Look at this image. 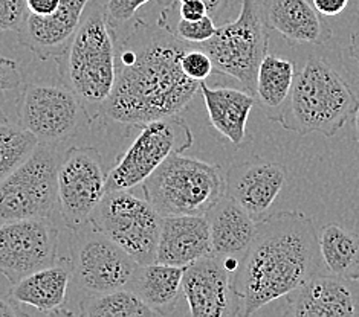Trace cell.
<instances>
[{
    "label": "cell",
    "mask_w": 359,
    "mask_h": 317,
    "mask_svg": "<svg viewBox=\"0 0 359 317\" xmlns=\"http://www.w3.org/2000/svg\"><path fill=\"white\" fill-rule=\"evenodd\" d=\"M28 14L27 0H0V34L19 31Z\"/></svg>",
    "instance_id": "obj_30"
},
{
    "label": "cell",
    "mask_w": 359,
    "mask_h": 317,
    "mask_svg": "<svg viewBox=\"0 0 359 317\" xmlns=\"http://www.w3.org/2000/svg\"><path fill=\"white\" fill-rule=\"evenodd\" d=\"M170 31H172L175 34V37L181 41L190 43V45H201V43L207 41L215 36L217 27L215 19L210 15H205L199 20H185L179 17L175 27H170Z\"/></svg>",
    "instance_id": "obj_28"
},
{
    "label": "cell",
    "mask_w": 359,
    "mask_h": 317,
    "mask_svg": "<svg viewBox=\"0 0 359 317\" xmlns=\"http://www.w3.org/2000/svg\"><path fill=\"white\" fill-rule=\"evenodd\" d=\"M62 3V0H27L28 11L32 14L46 15L54 13Z\"/></svg>",
    "instance_id": "obj_35"
},
{
    "label": "cell",
    "mask_w": 359,
    "mask_h": 317,
    "mask_svg": "<svg viewBox=\"0 0 359 317\" xmlns=\"http://www.w3.org/2000/svg\"><path fill=\"white\" fill-rule=\"evenodd\" d=\"M355 133H356V141L359 142V102H358V108L355 111Z\"/></svg>",
    "instance_id": "obj_39"
},
{
    "label": "cell",
    "mask_w": 359,
    "mask_h": 317,
    "mask_svg": "<svg viewBox=\"0 0 359 317\" xmlns=\"http://www.w3.org/2000/svg\"><path fill=\"white\" fill-rule=\"evenodd\" d=\"M4 121H6V118H5V115H4V111L0 110V122H4Z\"/></svg>",
    "instance_id": "obj_40"
},
{
    "label": "cell",
    "mask_w": 359,
    "mask_h": 317,
    "mask_svg": "<svg viewBox=\"0 0 359 317\" xmlns=\"http://www.w3.org/2000/svg\"><path fill=\"white\" fill-rule=\"evenodd\" d=\"M188 46L170 31L168 10L156 24L136 19L116 40L115 84L102 113L114 122L142 127L182 111L201 92V83L181 67Z\"/></svg>",
    "instance_id": "obj_1"
},
{
    "label": "cell",
    "mask_w": 359,
    "mask_h": 317,
    "mask_svg": "<svg viewBox=\"0 0 359 317\" xmlns=\"http://www.w3.org/2000/svg\"><path fill=\"white\" fill-rule=\"evenodd\" d=\"M208 255H211V238L207 217H162L156 262L187 267Z\"/></svg>",
    "instance_id": "obj_18"
},
{
    "label": "cell",
    "mask_w": 359,
    "mask_h": 317,
    "mask_svg": "<svg viewBox=\"0 0 359 317\" xmlns=\"http://www.w3.org/2000/svg\"><path fill=\"white\" fill-rule=\"evenodd\" d=\"M262 17L266 28L292 43L323 45L332 28L309 0H263Z\"/></svg>",
    "instance_id": "obj_19"
},
{
    "label": "cell",
    "mask_w": 359,
    "mask_h": 317,
    "mask_svg": "<svg viewBox=\"0 0 359 317\" xmlns=\"http://www.w3.org/2000/svg\"><path fill=\"white\" fill-rule=\"evenodd\" d=\"M107 173L100 151L93 147H72L58 165V216L69 230L88 226L107 192Z\"/></svg>",
    "instance_id": "obj_11"
},
{
    "label": "cell",
    "mask_w": 359,
    "mask_h": 317,
    "mask_svg": "<svg viewBox=\"0 0 359 317\" xmlns=\"http://www.w3.org/2000/svg\"><path fill=\"white\" fill-rule=\"evenodd\" d=\"M323 267L313 220L300 211L271 213L257 223V232L233 276L242 317L292 293L323 273Z\"/></svg>",
    "instance_id": "obj_2"
},
{
    "label": "cell",
    "mask_w": 359,
    "mask_h": 317,
    "mask_svg": "<svg viewBox=\"0 0 359 317\" xmlns=\"http://www.w3.org/2000/svg\"><path fill=\"white\" fill-rule=\"evenodd\" d=\"M40 141L20 124L0 122V182L27 162Z\"/></svg>",
    "instance_id": "obj_27"
},
{
    "label": "cell",
    "mask_w": 359,
    "mask_h": 317,
    "mask_svg": "<svg viewBox=\"0 0 359 317\" xmlns=\"http://www.w3.org/2000/svg\"><path fill=\"white\" fill-rule=\"evenodd\" d=\"M60 159L58 143L40 142L31 157L0 182V226L58 213Z\"/></svg>",
    "instance_id": "obj_8"
},
{
    "label": "cell",
    "mask_w": 359,
    "mask_h": 317,
    "mask_svg": "<svg viewBox=\"0 0 359 317\" xmlns=\"http://www.w3.org/2000/svg\"><path fill=\"white\" fill-rule=\"evenodd\" d=\"M295 64L289 58L266 54L260 63L255 84V99L271 122L278 124L292 93Z\"/></svg>",
    "instance_id": "obj_23"
},
{
    "label": "cell",
    "mask_w": 359,
    "mask_h": 317,
    "mask_svg": "<svg viewBox=\"0 0 359 317\" xmlns=\"http://www.w3.org/2000/svg\"><path fill=\"white\" fill-rule=\"evenodd\" d=\"M75 316L84 317H151L159 316L130 288L83 297L76 304Z\"/></svg>",
    "instance_id": "obj_26"
},
{
    "label": "cell",
    "mask_w": 359,
    "mask_h": 317,
    "mask_svg": "<svg viewBox=\"0 0 359 317\" xmlns=\"http://www.w3.org/2000/svg\"><path fill=\"white\" fill-rule=\"evenodd\" d=\"M348 54H350V57L355 58V59L359 57V31L352 34V37H350Z\"/></svg>",
    "instance_id": "obj_38"
},
{
    "label": "cell",
    "mask_w": 359,
    "mask_h": 317,
    "mask_svg": "<svg viewBox=\"0 0 359 317\" xmlns=\"http://www.w3.org/2000/svg\"><path fill=\"white\" fill-rule=\"evenodd\" d=\"M22 84V73L14 59L0 55V92L14 90Z\"/></svg>",
    "instance_id": "obj_32"
},
{
    "label": "cell",
    "mask_w": 359,
    "mask_h": 317,
    "mask_svg": "<svg viewBox=\"0 0 359 317\" xmlns=\"http://www.w3.org/2000/svg\"><path fill=\"white\" fill-rule=\"evenodd\" d=\"M313 6L318 10L320 14L323 15H339L343 13L347 5L348 0H312Z\"/></svg>",
    "instance_id": "obj_34"
},
{
    "label": "cell",
    "mask_w": 359,
    "mask_h": 317,
    "mask_svg": "<svg viewBox=\"0 0 359 317\" xmlns=\"http://www.w3.org/2000/svg\"><path fill=\"white\" fill-rule=\"evenodd\" d=\"M182 293L193 317L242 316L233 273L212 253L184 267Z\"/></svg>",
    "instance_id": "obj_14"
},
{
    "label": "cell",
    "mask_w": 359,
    "mask_h": 317,
    "mask_svg": "<svg viewBox=\"0 0 359 317\" xmlns=\"http://www.w3.org/2000/svg\"><path fill=\"white\" fill-rule=\"evenodd\" d=\"M71 264L62 261L40 269L14 284L10 296L17 307L31 308V314L74 316L69 308Z\"/></svg>",
    "instance_id": "obj_17"
},
{
    "label": "cell",
    "mask_w": 359,
    "mask_h": 317,
    "mask_svg": "<svg viewBox=\"0 0 359 317\" xmlns=\"http://www.w3.org/2000/svg\"><path fill=\"white\" fill-rule=\"evenodd\" d=\"M286 178L283 165L255 156L231 165L225 176V194L259 223L271 216Z\"/></svg>",
    "instance_id": "obj_15"
},
{
    "label": "cell",
    "mask_w": 359,
    "mask_h": 317,
    "mask_svg": "<svg viewBox=\"0 0 359 317\" xmlns=\"http://www.w3.org/2000/svg\"><path fill=\"white\" fill-rule=\"evenodd\" d=\"M286 316L294 317H352L358 314L352 290L335 275H315L287 295Z\"/></svg>",
    "instance_id": "obj_20"
},
{
    "label": "cell",
    "mask_w": 359,
    "mask_h": 317,
    "mask_svg": "<svg viewBox=\"0 0 359 317\" xmlns=\"http://www.w3.org/2000/svg\"><path fill=\"white\" fill-rule=\"evenodd\" d=\"M356 59H358V62H359V57H358V58H356Z\"/></svg>",
    "instance_id": "obj_41"
},
{
    "label": "cell",
    "mask_w": 359,
    "mask_h": 317,
    "mask_svg": "<svg viewBox=\"0 0 359 317\" xmlns=\"http://www.w3.org/2000/svg\"><path fill=\"white\" fill-rule=\"evenodd\" d=\"M181 67L188 78L199 83L207 80L212 71H215L210 55L194 45L188 46V49L182 54Z\"/></svg>",
    "instance_id": "obj_29"
},
{
    "label": "cell",
    "mask_w": 359,
    "mask_h": 317,
    "mask_svg": "<svg viewBox=\"0 0 359 317\" xmlns=\"http://www.w3.org/2000/svg\"><path fill=\"white\" fill-rule=\"evenodd\" d=\"M60 229L53 218H32L0 226V276L11 287L25 276L58 262Z\"/></svg>",
    "instance_id": "obj_13"
},
{
    "label": "cell",
    "mask_w": 359,
    "mask_h": 317,
    "mask_svg": "<svg viewBox=\"0 0 359 317\" xmlns=\"http://www.w3.org/2000/svg\"><path fill=\"white\" fill-rule=\"evenodd\" d=\"M205 217L208 220L211 253L242 260L257 232V221L241 204L224 194Z\"/></svg>",
    "instance_id": "obj_21"
},
{
    "label": "cell",
    "mask_w": 359,
    "mask_h": 317,
    "mask_svg": "<svg viewBox=\"0 0 359 317\" xmlns=\"http://www.w3.org/2000/svg\"><path fill=\"white\" fill-rule=\"evenodd\" d=\"M17 119L40 142L60 143L72 138L90 118L66 84L31 83L17 101Z\"/></svg>",
    "instance_id": "obj_12"
},
{
    "label": "cell",
    "mask_w": 359,
    "mask_h": 317,
    "mask_svg": "<svg viewBox=\"0 0 359 317\" xmlns=\"http://www.w3.org/2000/svg\"><path fill=\"white\" fill-rule=\"evenodd\" d=\"M191 143L190 127L177 115L144 124L141 133L107 173V192L133 190L142 185L167 157L175 153H184Z\"/></svg>",
    "instance_id": "obj_10"
},
{
    "label": "cell",
    "mask_w": 359,
    "mask_h": 317,
    "mask_svg": "<svg viewBox=\"0 0 359 317\" xmlns=\"http://www.w3.org/2000/svg\"><path fill=\"white\" fill-rule=\"evenodd\" d=\"M149 2H151V0H109L106 3V11L110 22L115 28H118L130 22L136 11Z\"/></svg>",
    "instance_id": "obj_31"
},
{
    "label": "cell",
    "mask_w": 359,
    "mask_h": 317,
    "mask_svg": "<svg viewBox=\"0 0 359 317\" xmlns=\"http://www.w3.org/2000/svg\"><path fill=\"white\" fill-rule=\"evenodd\" d=\"M23 316L22 310L17 308V304L13 301L11 296H0V317H15Z\"/></svg>",
    "instance_id": "obj_36"
},
{
    "label": "cell",
    "mask_w": 359,
    "mask_h": 317,
    "mask_svg": "<svg viewBox=\"0 0 359 317\" xmlns=\"http://www.w3.org/2000/svg\"><path fill=\"white\" fill-rule=\"evenodd\" d=\"M184 267L167 265L161 262H151L140 265L138 272L130 284L142 301L159 316L167 314L165 308L175 307L182 293Z\"/></svg>",
    "instance_id": "obj_24"
},
{
    "label": "cell",
    "mask_w": 359,
    "mask_h": 317,
    "mask_svg": "<svg viewBox=\"0 0 359 317\" xmlns=\"http://www.w3.org/2000/svg\"><path fill=\"white\" fill-rule=\"evenodd\" d=\"M358 102L352 87L326 59L311 57L295 76L278 124L303 136L333 138L355 116Z\"/></svg>",
    "instance_id": "obj_4"
},
{
    "label": "cell",
    "mask_w": 359,
    "mask_h": 317,
    "mask_svg": "<svg viewBox=\"0 0 359 317\" xmlns=\"http://www.w3.org/2000/svg\"><path fill=\"white\" fill-rule=\"evenodd\" d=\"M115 31L106 5L89 0L69 46L57 58L63 84L80 98L90 119L102 113L115 84Z\"/></svg>",
    "instance_id": "obj_3"
},
{
    "label": "cell",
    "mask_w": 359,
    "mask_h": 317,
    "mask_svg": "<svg viewBox=\"0 0 359 317\" xmlns=\"http://www.w3.org/2000/svg\"><path fill=\"white\" fill-rule=\"evenodd\" d=\"M177 2H182V0H177ZM202 2L208 8V15L212 19H219V17L224 14L228 6V0H202Z\"/></svg>",
    "instance_id": "obj_37"
},
{
    "label": "cell",
    "mask_w": 359,
    "mask_h": 317,
    "mask_svg": "<svg viewBox=\"0 0 359 317\" xmlns=\"http://www.w3.org/2000/svg\"><path fill=\"white\" fill-rule=\"evenodd\" d=\"M201 93L207 107L210 122L236 147L246 139V124L255 104V97L246 90L231 87H210L202 81Z\"/></svg>",
    "instance_id": "obj_22"
},
{
    "label": "cell",
    "mask_w": 359,
    "mask_h": 317,
    "mask_svg": "<svg viewBox=\"0 0 359 317\" xmlns=\"http://www.w3.org/2000/svg\"><path fill=\"white\" fill-rule=\"evenodd\" d=\"M71 287L76 304L83 297L130 288L140 269L132 256L90 225L71 230Z\"/></svg>",
    "instance_id": "obj_7"
},
{
    "label": "cell",
    "mask_w": 359,
    "mask_h": 317,
    "mask_svg": "<svg viewBox=\"0 0 359 317\" xmlns=\"http://www.w3.org/2000/svg\"><path fill=\"white\" fill-rule=\"evenodd\" d=\"M88 3L89 0H62L60 6L50 14L29 13L17 31L19 43L40 59H57L69 46Z\"/></svg>",
    "instance_id": "obj_16"
},
{
    "label": "cell",
    "mask_w": 359,
    "mask_h": 317,
    "mask_svg": "<svg viewBox=\"0 0 359 317\" xmlns=\"http://www.w3.org/2000/svg\"><path fill=\"white\" fill-rule=\"evenodd\" d=\"M141 186L162 217L205 216L225 194V177L215 164L175 153Z\"/></svg>",
    "instance_id": "obj_5"
},
{
    "label": "cell",
    "mask_w": 359,
    "mask_h": 317,
    "mask_svg": "<svg viewBox=\"0 0 359 317\" xmlns=\"http://www.w3.org/2000/svg\"><path fill=\"white\" fill-rule=\"evenodd\" d=\"M177 5H179V17H181V19L199 20L202 17L208 15V8L202 2V0H182V2H177Z\"/></svg>",
    "instance_id": "obj_33"
},
{
    "label": "cell",
    "mask_w": 359,
    "mask_h": 317,
    "mask_svg": "<svg viewBox=\"0 0 359 317\" xmlns=\"http://www.w3.org/2000/svg\"><path fill=\"white\" fill-rule=\"evenodd\" d=\"M320 251L324 267L344 281H359V235L338 225L321 229Z\"/></svg>",
    "instance_id": "obj_25"
},
{
    "label": "cell",
    "mask_w": 359,
    "mask_h": 317,
    "mask_svg": "<svg viewBox=\"0 0 359 317\" xmlns=\"http://www.w3.org/2000/svg\"><path fill=\"white\" fill-rule=\"evenodd\" d=\"M89 225L112 239L141 265L156 262L162 216L130 190L109 191Z\"/></svg>",
    "instance_id": "obj_9"
},
{
    "label": "cell",
    "mask_w": 359,
    "mask_h": 317,
    "mask_svg": "<svg viewBox=\"0 0 359 317\" xmlns=\"http://www.w3.org/2000/svg\"><path fill=\"white\" fill-rule=\"evenodd\" d=\"M211 58L215 71L233 76L255 97L257 72L268 54L269 37L257 0H242L241 14L217 28L210 40L194 45Z\"/></svg>",
    "instance_id": "obj_6"
}]
</instances>
